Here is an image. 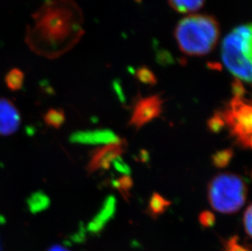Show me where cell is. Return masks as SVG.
Listing matches in <instances>:
<instances>
[{"label":"cell","mask_w":252,"mask_h":251,"mask_svg":"<svg viewBox=\"0 0 252 251\" xmlns=\"http://www.w3.org/2000/svg\"><path fill=\"white\" fill-rule=\"evenodd\" d=\"M28 29L27 44L31 50L54 59L71 49L84 33V17L72 0H53L33 15Z\"/></svg>","instance_id":"obj_1"},{"label":"cell","mask_w":252,"mask_h":251,"mask_svg":"<svg viewBox=\"0 0 252 251\" xmlns=\"http://www.w3.org/2000/svg\"><path fill=\"white\" fill-rule=\"evenodd\" d=\"M219 25L212 17L191 15L179 22L175 38L181 52L189 56H204L212 52L219 39Z\"/></svg>","instance_id":"obj_2"},{"label":"cell","mask_w":252,"mask_h":251,"mask_svg":"<svg viewBox=\"0 0 252 251\" xmlns=\"http://www.w3.org/2000/svg\"><path fill=\"white\" fill-rule=\"evenodd\" d=\"M222 61L237 79L252 81V26L242 25L233 29L221 46Z\"/></svg>","instance_id":"obj_3"},{"label":"cell","mask_w":252,"mask_h":251,"mask_svg":"<svg viewBox=\"0 0 252 251\" xmlns=\"http://www.w3.org/2000/svg\"><path fill=\"white\" fill-rule=\"evenodd\" d=\"M248 186L239 176L220 174L208 186V199L212 208L220 213L232 214L239 211L245 204Z\"/></svg>","instance_id":"obj_4"},{"label":"cell","mask_w":252,"mask_h":251,"mask_svg":"<svg viewBox=\"0 0 252 251\" xmlns=\"http://www.w3.org/2000/svg\"><path fill=\"white\" fill-rule=\"evenodd\" d=\"M226 125L230 130L231 135L244 149L252 147V107L250 101L244 97H235L228 103V106L221 112Z\"/></svg>","instance_id":"obj_5"},{"label":"cell","mask_w":252,"mask_h":251,"mask_svg":"<svg viewBox=\"0 0 252 251\" xmlns=\"http://www.w3.org/2000/svg\"><path fill=\"white\" fill-rule=\"evenodd\" d=\"M162 100L158 95L144 98L136 103L130 125L140 128L159 116L162 113Z\"/></svg>","instance_id":"obj_6"},{"label":"cell","mask_w":252,"mask_h":251,"mask_svg":"<svg viewBox=\"0 0 252 251\" xmlns=\"http://www.w3.org/2000/svg\"><path fill=\"white\" fill-rule=\"evenodd\" d=\"M125 148L126 144L122 140L121 142L105 145L104 147L98 148L92 152L90 161L88 165V172L93 173L100 169L107 170L110 168L114 159L121 157L125 152Z\"/></svg>","instance_id":"obj_7"},{"label":"cell","mask_w":252,"mask_h":251,"mask_svg":"<svg viewBox=\"0 0 252 251\" xmlns=\"http://www.w3.org/2000/svg\"><path fill=\"white\" fill-rule=\"evenodd\" d=\"M21 124L19 111L12 102L0 98V135H9L16 132Z\"/></svg>","instance_id":"obj_8"},{"label":"cell","mask_w":252,"mask_h":251,"mask_svg":"<svg viewBox=\"0 0 252 251\" xmlns=\"http://www.w3.org/2000/svg\"><path fill=\"white\" fill-rule=\"evenodd\" d=\"M115 133L110 130H87L75 132L70 136V141L84 145H110L121 142Z\"/></svg>","instance_id":"obj_9"},{"label":"cell","mask_w":252,"mask_h":251,"mask_svg":"<svg viewBox=\"0 0 252 251\" xmlns=\"http://www.w3.org/2000/svg\"><path fill=\"white\" fill-rule=\"evenodd\" d=\"M116 211V199L114 196H109L103 204L100 212L91 221L88 225L90 232H100L105 224L114 217Z\"/></svg>","instance_id":"obj_10"},{"label":"cell","mask_w":252,"mask_h":251,"mask_svg":"<svg viewBox=\"0 0 252 251\" xmlns=\"http://www.w3.org/2000/svg\"><path fill=\"white\" fill-rule=\"evenodd\" d=\"M171 202L159 193H153L148 205L147 212L152 218L156 219L167 211Z\"/></svg>","instance_id":"obj_11"},{"label":"cell","mask_w":252,"mask_h":251,"mask_svg":"<svg viewBox=\"0 0 252 251\" xmlns=\"http://www.w3.org/2000/svg\"><path fill=\"white\" fill-rule=\"evenodd\" d=\"M205 0H168L174 10L181 13L196 12L204 4Z\"/></svg>","instance_id":"obj_12"},{"label":"cell","mask_w":252,"mask_h":251,"mask_svg":"<svg viewBox=\"0 0 252 251\" xmlns=\"http://www.w3.org/2000/svg\"><path fill=\"white\" fill-rule=\"evenodd\" d=\"M24 73L21 69L14 68L11 69L5 77V83L10 90L16 91L22 89L24 84Z\"/></svg>","instance_id":"obj_13"},{"label":"cell","mask_w":252,"mask_h":251,"mask_svg":"<svg viewBox=\"0 0 252 251\" xmlns=\"http://www.w3.org/2000/svg\"><path fill=\"white\" fill-rule=\"evenodd\" d=\"M43 119L48 126L59 129L65 121V115L62 109H50L46 112Z\"/></svg>","instance_id":"obj_14"},{"label":"cell","mask_w":252,"mask_h":251,"mask_svg":"<svg viewBox=\"0 0 252 251\" xmlns=\"http://www.w3.org/2000/svg\"><path fill=\"white\" fill-rule=\"evenodd\" d=\"M233 150L232 149L220 150L212 155V163L217 168H224L228 166L233 157Z\"/></svg>","instance_id":"obj_15"},{"label":"cell","mask_w":252,"mask_h":251,"mask_svg":"<svg viewBox=\"0 0 252 251\" xmlns=\"http://www.w3.org/2000/svg\"><path fill=\"white\" fill-rule=\"evenodd\" d=\"M49 205V199L43 192H36L28 201V206L32 212L42 211Z\"/></svg>","instance_id":"obj_16"},{"label":"cell","mask_w":252,"mask_h":251,"mask_svg":"<svg viewBox=\"0 0 252 251\" xmlns=\"http://www.w3.org/2000/svg\"><path fill=\"white\" fill-rule=\"evenodd\" d=\"M112 185L116 189L119 190L124 199L126 200L129 197V191L133 186V181L130 176L125 175L118 180H113Z\"/></svg>","instance_id":"obj_17"},{"label":"cell","mask_w":252,"mask_h":251,"mask_svg":"<svg viewBox=\"0 0 252 251\" xmlns=\"http://www.w3.org/2000/svg\"><path fill=\"white\" fill-rule=\"evenodd\" d=\"M225 122L221 112H217L207 121V127L210 131L215 134L220 133L225 126Z\"/></svg>","instance_id":"obj_18"},{"label":"cell","mask_w":252,"mask_h":251,"mask_svg":"<svg viewBox=\"0 0 252 251\" xmlns=\"http://www.w3.org/2000/svg\"><path fill=\"white\" fill-rule=\"evenodd\" d=\"M199 222L205 227H211L216 223V216L211 211H202L199 215Z\"/></svg>","instance_id":"obj_19"},{"label":"cell","mask_w":252,"mask_h":251,"mask_svg":"<svg viewBox=\"0 0 252 251\" xmlns=\"http://www.w3.org/2000/svg\"><path fill=\"white\" fill-rule=\"evenodd\" d=\"M224 251H250V250L238 242V237H233L226 242Z\"/></svg>","instance_id":"obj_20"},{"label":"cell","mask_w":252,"mask_h":251,"mask_svg":"<svg viewBox=\"0 0 252 251\" xmlns=\"http://www.w3.org/2000/svg\"><path fill=\"white\" fill-rule=\"evenodd\" d=\"M252 206L249 205L243 215V225L244 229L248 237H252Z\"/></svg>","instance_id":"obj_21"},{"label":"cell","mask_w":252,"mask_h":251,"mask_svg":"<svg viewBox=\"0 0 252 251\" xmlns=\"http://www.w3.org/2000/svg\"><path fill=\"white\" fill-rule=\"evenodd\" d=\"M137 78L142 83H147V84H155L156 83V79L154 74L148 70V69H141L137 73Z\"/></svg>","instance_id":"obj_22"},{"label":"cell","mask_w":252,"mask_h":251,"mask_svg":"<svg viewBox=\"0 0 252 251\" xmlns=\"http://www.w3.org/2000/svg\"><path fill=\"white\" fill-rule=\"evenodd\" d=\"M112 164L114 165V168L119 172L125 174L126 176H128L129 174L131 173V169L129 167L128 165L121 158V157L114 159L112 161Z\"/></svg>","instance_id":"obj_23"},{"label":"cell","mask_w":252,"mask_h":251,"mask_svg":"<svg viewBox=\"0 0 252 251\" xmlns=\"http://www.w3.org/2000/svg\"><path fill=\"white\" fill-rule=\"evenodd\" d=\"M232 92H233V96L235 97H244L246 89L239 79L236 78L235 80L233 81L232 84Z\"/></svg>","instance_id":"obj_24"},{"label":"cell","mask_w":252,"mask_h":251,"mask_svg":"<svg viewBox=\"0 0 252 251\" xmlns=\"http://www.w3.org/2000/svg\"><path fill=\"white\" fill-rule=\"evenodd\" d=\"M45 251H70L69 250L66 249L65 247H62L61 245H53L52 247H49L48 249Z\"/></svg>","instance_id":"obj_25"},{"label":"cell","mask_w":252,"mask_h":251,"mask_svg":"<svg viewBox=\"0 0 252 251\" xmlns=\"http://www.w3.org/2000/svg\"><path fill=\"white\" fill-rule=\"evenodd\" d=\"M148 158H149V157H148V153L146 151H144L143 150L141 152V154H140V161H147Z\"/></svg>","instance_id":"obj_26"}]
</instances>
